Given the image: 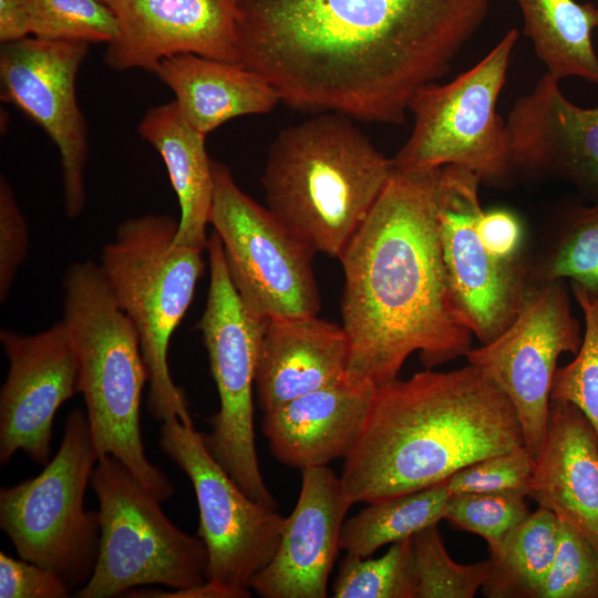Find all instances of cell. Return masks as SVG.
I'll return each instance as SVG.
<instances>
[{
  "mask_svg": "<svg viewBox=\"0 0 598 598\" xmlns=\"http://www.w3.org/2000/svg\"><path fill=\"white\" fill-rule=\"evenodd\" d=\"M489 0H237L239 64L293 107L401 123L442 78Z\"/></svg>",
  "mask_w": 598,
  "mask_h": 598,
  "instance_id": "cell-1",
  "label": "cell"
},
{
  "mask_svg": "<svg viewBox=\"0 0 598 598\" xmlns=\"http://www.w3.org/2000/svg\"><path fill=\"white\" fill-rule=\"evenodd\" d=\"M441 167L394 169L339 259L347 380L392 382L410 354L433 369L472 349L448 286L436 221Z\"/></svg>",
  "mask_w": 598,
  "mask_h": 598,
  "instance_id": "cell-2",
  "label": "cell"
},
{
  "mask_svg": "<svg viewBox=\"0 0 598 598\" xmlns=\"http://www.w3.org/2000/svg\"><path fill=\"white\" fill-rule=\"evenodd\" d=\"M525 446L516 410L473 364L375 386L340 477L352 505L417 492L482 458Z\"/></svg>",
  "mask_w": 598,
  "mask_h": 598,
  "instance_id": "cell-3",
  "label": "cell"
},
{
  "mask_svg": "<svg viewBox=\"0 0 598 598\" xmlns=\"http://www.w3.org/2000/svg\"><path fill=\"white\" fill-rule=\"evenodd\" d=\"M393 169L350 116L331 112L280 131L261 184L267 208L290 233L339 258Z\"/></svg>",
  "mask_w": 598,
  "mask_h": 598,
  "instance_id": "cell-4",
  "label": "cell"
},
{
  "mask_svg": "<svg viewBox=\"0 0 598 598\" xmlns=\"http://www.w3.org/2000/svg\"><path fill=\"white\" fill-rule=\"evenodd\" d=\"M63 318L80 367L94 448L112 455L161 502L174 487L145 455L140 425L150 375L137 333L111 293L99 264H72L63 278Z\"/></svg>",
  "mask_w": 598,
  "mask_h": 598,
  "instance_id": "cell-5",
  "label": "cell"
},
{
  "mask_svg": "<svg viewBox=\"0 0 598 598\" xmlns=\"http://www.w3.org/2000/svg\"><path fill=\"white\" fill-rule=\"evenodd\" d=\"M178 220L143 215L123 220L99 264L117 306L133 324L148 371L147 408L157 421L193 426L187 400L168 368L171 338L188 310L205 262L202 249L174 243Z\"/></svg>",
  "mask_w": 598,
  "mask_h": 598,
  "instance_id": "cell-6",
  "label": "cell"
},
{
  "mask_svg": "<svg viewBox=\"0 0 598 598\" xmlns=\"http://www.w3.org/2000/svg\"><path fill=\"white\" fill-rule=\"evenodd\" d=\"M97 460L86 413L73 410L43 471L0 489V527L20 558L52 570L74 592L91 578L99 554L100 514L84 508Z\"/></svg>",
  "mask_w": 598,
  "mask_h": 598,
  "instance_id": "cell-7",
  "label": "cell"
},
{
  "mask_svg": "<svg viewBox=\"0 0 598 598\" xmlns=\"http://www.w3.org/2000/svg\"><path fill=\"white\" fill-rule=\"evenodd\" d=\"M90 484L99 499V554L75 597L110 598L146 585L177 589L207 581L203 540L177 528L121 461L100 457Z\"/></svg>",
  "mask_w": 598,
  "mask_h": 598,
  "instance_id": "cell-8",
  "label": "cell"
},
{
  "mask_svg": "<svg viewBox=\"0 0 598 598\" xmlns=\"http://www.w3.org/2000/svg\"><path fill=\"white\" fill-rule=\"evenodd\" d=\"M511 29L473 68L420 87L409 103L412 133L393 159L401 168L462 166L481 184L506 187L518 173L497 101L518 40Z\"/></svg>",
  "mask_w": 598,
  "mask_h": 598,
  "instance_id": "cell-9",
  "label": "cell"
},
{
  "mask_svg": "<svg viewBox=\"0 0 598 598\" xmlns=\"http://www.w3.org/2000/svg\"><path fill=\"white\" fill-rule=\"evenodd\" d=\"M209 286L198 322L219 410L208 419L205 443L215 460L252 499L277 507L258 464L254 430L252 388L268 319L251 315L236 291L213 231L208 237Z\"/></svg>",
  "mask_w": 598,
  "mask_h": 598,
  "instance_id": "cell-10",
  "label": "cell"
},
{
  "mask_svg": "<svg viewBox=\"0 0 598 598\" xmlns=\"http://www.w3.org/2000/svg\"><path fill=\"white\" fill-rule=\"evenodd\" d=\"M212 171L209 224L220 238L231 282L246 309L262 319L317 315L316 252L245 194L228 166L213 161Z\"/></svg>",
  "mask_w": 598,
  "mask_h": 598,
  "instance_id": "cell-11",
  "label": "cell"
},
{
  "mask_svg": "<svg viewBox=\"0 0 598 598\" xmlns=\"http://www.w3.org/2000/svg\"><path fill=\"white\" fill-rule=\"evenodd\" d=\"M158 444L193 484L199 511L197 536L208 554L207 580L250 597L254 579L279 546L286 518L277 507L246 495L194 426L177 417L166 420Z\"/></svg>",
  "mask_w": 598,
  "mask_h": 598,
  "instance_id": "cell-12",
  "label": "cell"
},
{
  "mask_svg": "<svg viewBox=\"0 0 598 598\" xmlns=\"http://www.w3.org/2000/svg\"><path fill=\"white\" fill-rule=\"evenodd\" d=\"M478 177L457 165L440 168L436 221L456 313L482 344L497 338L517 316L529 287L520 256L495 258L482 243Z\"/></svg>",
  "mask_w": 598,
  "mask_h": 598,
  "instance_id": "cell-13",
  "label": "cell"
},
{
  "mask_svg": "<svg viewBox=\"0 0 598 598\" xmlns=\"http://www.w3.org/2000/svg\"><path fill=\"white\" fill-rule=\"evenodd\" d=\"M581 341L566 280H556L529 283L513 322L493 341L465 354L509 398L525 446L535 458L546 435L557 360L563 352L576 354Z\"/></svg>",
  "mask_w": 598,
  "mask_h": 598,
  "instance_id": "cell-14",
  "label": "cell"
},
{
  "mask_svg": "<svg viewBox=\"0 0 598 598\" xmlns=\"http://www.w3.org/2000/svg\"><path fill=\"white\" fill-rule=\"evenodd\" d=\"M89 43L34 37L1 44V97L35 122L58 147L69 218L85 204L87 125L76 100V76Z\"/></svg>",
  "mask_w": 598,
  "mask_h": 598,
  "instance_id": "cell-15",
  "label": "cell"
},
{
  "mask_svg": "<svg viewBox=\"0 0 598 598\" xmlns=\"http://www.w3.org/2000/svg\"><path fill=\"white\" fill-rule=\"evenodd\" d=\"M9 370L0 390V463L18 452L47 464L53 419L80 393V367L71 336L59 321L37 334L0 331Z\"/></svg>",
  "mask_w": 598,
  "mask_h": 598,
  "instance_id": "cell-16",
  "label": "cell"
},
{
  "mask_svg": "<svg viewBox=\"0 0 598 598\" xmlns=\"http://www.w3.org/2000/svg\"><path fill=\"white\" fill-rule=\"evenodd\" d=\"M102 1L118 25L104 54L111 69L154 73L162 60L185 53L239 64L237 0Z\"/></svg>",
  "mask_w": 598,
  "mask_h": 598,
  "instance_id": "cell-17",
  "label": "cell"
},
{
  "mask_svg": "<svg viewBox=\"0 0 598 598\" xmlns=\"http://www.w3.org/2000/svg\"><path fill=\"white\" fill-rule=\"evenodd\" d=\"M544 74L511 109L506 132L518 173L565 179L598 199V106L571 103Z\"/></svg>",
  "mask_w": 598,
  "mask_h": 598,
  "instance_id": "cell-18",
  "label": "cell"
},
{
  "mask_svg": "<svg viewBox=\"0 0 598 598\" xmlns=\"http://www.w3.org/2000/svg\"><path fill=\"white\" fill-rule=\"evenodd\" d=\"M297 504L285 519L279 546L251 588L264 598H324L351 504L327 466L306 468Z\"/></svg>",
  "mask_w": 598,
  "mask_h": 598,
  "instance_id": "cell-19",
  "label": "cell"
},
{
  "mask_svg": "<svg viewBox=\"0 0 598 598\" xmlns=\"http://www.w3.org/2000/svg\"><path fill=\"white\" fill-rule=\"evenodd\" d=\"M529 496L578 530L598 553V436L574 404L550 400Z\"/></svg>",
  "mask_w": 598,
  "mask_h": 598,
  "instance_id": "cell-20",
  "label": "cell"
},
{
  "mask_svg": "<svg viewBox=\"0 0 598 598\" xmlns=\"http://www.w3.org/2000/svg\"><path fill=\"white\" fill-rule=\"evenodd\" d=\"M349 352L343 327L317 315L268 319L255 378L260 409L347 380Z\"/></svg>",
  "mask_w": 598,
  "mask_h": 598,
  "instance_id": "cell-21",
  "label": "cell"
},
{
  "mask_svg": "<svg viewBox=\"0 0 598 598\" xmlns=\"http://www.w3.org/2000/svg\"><path fill=\"white\" fill-rule=\"evenodd\" d=\"M375 386L348 380L265 412L261 429L276 460L303 471L346 457L365 421Z\"/></svg>",
  "mask_w": 598,
  "mask_h": 598,
  "instance_id": "cell-22",
  "label": "cell"
},
{
  "mask_svg": "<svg viewBox=\"0 0 598 598\" xmlns=\"http://www.w3.org/2000/svg\"><path fill=\"white\" fill-rule=\"evenodd\" d=\"M154 74L174 93L183 120L204 135L235 117L268 113L281 100L255 71L197 54L168 56Z\"/></svg>",
  "mask_w": 598,
  "mask_h": 598,
  "instance_id": "cell-23",
  "label": "cell"
},
{
  "mask_svg": "<svg viewBox=\"0 0 598 598\" xmlns=\"http://www.w3.org/2000/svg\"><path fill=\"white\" fill-rule=\"evenodd\" d=\"M137 133L162 156L178 199L181 217L174 243L205 250L214 196L206 135L183 120L174 101L147 110Z\"/></svg>",
  "mask_w": 598,
  "mask_h": 598,
  "instance_id": "cell-24",
  "label": "cell"
},
{
  "mask_svg": "<svg viewBox=\"0 0 598 598\" xmlns=\"http://www.w3.org/2000/svg\"><path fill=\"white\" fill-rule=\"evenodd\" d=\"M524 33L537 58L557 80L579 78L598 84V55L591 33L598 28V9L575 0H516Z\"/></svg>",
  "mask_w": 598,
  "mask_h": 598,
  "instance_id": "cell-25",
  "label": "cell"
},
{
  "mask_svg": "<svg viewBox=\"0 0 598 598\" xmlns=\"http://www.w3.org/2000/svg\"><path fill=\"white\" fill-rule=\"evenodd\" d=\"M558 542L556 514L544 507L532 512L497 550L489 553L491 571L482 594L488 598H536Z\"/></svg>",
  "mask_w": 598,
  "mask_h": 598,
  "instance_id": "cell-26",
  "label": "cell"
},
{
  "mask_svg": "<svg viewBox=\"0 0 598 598\" xmlns=\"http://www.w3.org/2000/svg\"><path fill=\"white\" fill-rule=\"evenodd\" d=\"M451 496L446 481L393 498L369 503L343 522L339 547L346 554L370 557L380 547L410 538L437 524Z\"/></svg>",
  "mask_w": 598,
  "mask_h": 598,
  "instance_id": "cell-27",
  "label": "cell"
},
{
  "mask_svg": "<svg viewBox=\"0 0 598 598\" xmlns=\"http://www.w3.org/2000/svg\"><path fill=\"white\" fill-rule=\"evenodd\" d=\"M528 276L529 283L569 279L598 291V199L566 209L544 255L528 264Z\"/></svg>",
  "mask_w": 598,
  "mask_h": 598,
  "instance_id": "cell-28",
  "label": "cell"
},
{
  "mask_svg": "<svg viewBox=\"0 0 598 598\" xmlns=\"http://www.w3.org/2000/svg\"><path fill=\"white\" fill-rule=\"evenodd\" d=\"M411 543L415 598H473L489 576V559L470 565L454 561L437 524L414 534Z\"/></svg>",
  "mask_w": 598,
  "mask_h": 598,
  "instance_id": "cell-29",
  "label": "cell"
},
{
  "mask_svg": "<svg viewBox=\"0 0 598 598\" xmlns=\"http://www.w3.org/2000/svg\"><path fill=\"white\" fill-rule=\"evenodd\" d=\"M411 537L391 544L379 558L346 554L332 586L333 597L415 598Z\"/></svg>",
  "mask_w": 598,
  "mask_h": 598,
  "instance_id": "cell-30",
  "label": "cell"
},
{
  "mask_svg": "<svg viewBox=\"0 0 598 598\" xmlns=\"http://www.w3.org/2000/svg\"><path fill=\"white\" fill-rule=\"evenodd\" d=\"M571 292L585 319V333L575 359L557 368L550 400L576 405L598 436V291L571 282Z\"/></svg>",
  "mask_w": 598,
  "mask_h": 598,
  "instance_id": "cell-31",
  "label": "cell"
},
{
  "mask_svg": "<svg viewBox=\"0 0 598 598\" xmlns=\"http://www.w3.org/2000/svg\"><path fill=\"white\" fill-rule=\"evenodd\" d=\"M30 34L50 41L112 42L117 20L102 0H27Z\"/></svg>",
  "mask_w": 598,
  "mask_h": 598,
  "instance_id": "cell-32",
  "label": "cell"
},
{
  "mask_svg": "<svg viewBox=\"0 0 598 598\" xmlns=\"http://www.w3.org/2000/svg\"><path fill=\"white\" fill-rule=\"evenodd\" d=\"M525 497L518 492L451 494L444 518L483 537L492 553L530 515Z\"/></svg>",
  "mask_w": 598,
  "mask_h": 598,
  "instance_id": "cell-33",
  "label": "cell"
},
{
  "mask_svg": "<svg viewBox=\"0 0 598 598\" xmlns=\"http://www.w3.org/2000/svg\"><path fill=\"white\" fill-rule=\"evenodd\" d=\"M536 598H598V553L560 519L555 559Z\"/></svg>",
  "mask_w": 598,
  "mask_h": 598,
  "instance_id": "cell-34",
  "label": "cell"
},
{
  "mask_svg": "<svg viewBox=\"0 0 598 598\" xmlns=\"http://www.w3.org/2000/svg\"><path fill=\"white\" fill-rule=\"evenodd\" d=\"M536 460L526 448L482 458L446 480L451 494L518 492L529 496Z\"/></svg>",
  "mask_w": 598,
  "mask_h": 598,
  "instance_id": "cell-35",
  "label": "cell"
},
{
  "mask_svg": "<svg viewBox=\"0 0 598 598\" xmlns=\"http://www.w3.org/2000/svg\"><path fill=\"white\" fill-rule=\"evenodd\" d=\"M29 247L24 217L4 176L0 178V300L3 302Z\"/></svg>",
  "mask_w": 598,
  "mask_h": 598,
  "instance_id": "cell-36",
  "label": "cell"
},
{
  "mask_svg": "<svg viewBox=\"0 0 598 598\" xmlns=\"http://www.w3.org/2000/svg\"><path fill=\"white\" fill-rule=\"evenodd\" d=\"M71 591L52 570L0 551L1 598H65Z\"/></svg>",
  "mask_w": 598,
  "mask_h": 598,
  "instance_id": "cell-37",
  "label": "cell"
},
{
  "mask_svg": "<svg viewBox=\"0 0 598 598\" xmlns=\"http://www.w3.org/2000/svg\"><path fill=\"white\" fill-rule=\"evenodd\" d=\"M480 238L495 258L512 260L519 257L523 229L519 219L509 210L483 212L477 224Z\"/></svg>",
  "mask_w": 598,
  "mask_h": 598,
  "instance_id": "cell-38",
  "label": "cell"
},
{
  "mask_svg": "<svg viewBox=\"0 0 598 598\" xmlns=\"http://www.w3.org/2000/svg\"><path fill=\"white\" fill-rule=\"evenodd\" d=\"M30 34L27 0H0V42L10 43Z\"/></svg>",
  "mask_w": 598,
  "mask_h": 598,
  "instance_id": "cell-39",
  "label": "cell"
},
{
  "mask_svg": "<svg viewBox=\"0 0 598 598\" xmlns=\"http://www.w3.org/2000/svg\"><path fill=\"white\" fill-rule=\"evenodd\" d=\"M126 597H172V598H243L240 594L207 580L197 586L177 588L172 591L161 589H132Z\"/></svg>",
  "mask_w": 598,
  "mask_h": 598,
  "instance_id": "cell-40",
  "label": "cell"
}]
</instances>
